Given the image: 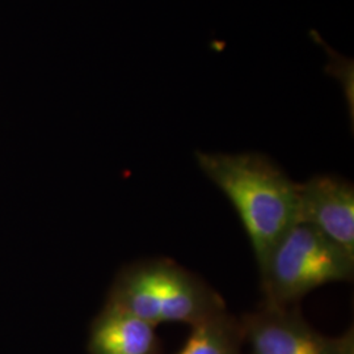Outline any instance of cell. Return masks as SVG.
<instances>
[{"instance_id":"cell-2","label":"cell","mask_w":354,"mask_h":354,"mask_svg":"<svg viewBox=\"0 0 354 354\" xmlns=\"http://www.w3.org/2000/svg\"><path fill=\"white\" fill-rule=\"evenodd\" d=\"M109 304L156 327L162 323L197 326L226 311L223 298L197 274L167 259L130 266Z\"/></svg>"},{"instance_id":"cell-7","label":"cell","mask_w":354,"mask_h":354,"mask_svg":"<svg viewBox=\"0 0 354 354\" xmlns=\"http://www.w3.org/2000/svg\"><path fill=\"white\" fill-rule=\"evenodd\" d=\"M243 339L241 322L223 311L193 326L177 354H241Z\"/></svg>"},{"instance_id":"cell-1","label":"cell","mask_w":354,"mask_h":354,"mask_svg":"<svg viewBox=\"0 0 354 354\" xmlns=\"http://www.w3.org/2000/svg\"><path fill=\"white\" fill-rule=\"evenodd\" d=\"M201 171L239 215L259 269L279 238L297 223V184L259 152H196Z\"/></svg>"},{"instance_id":"cell-6","label":"cell","mask_w":354,"mask_h":354,"mask_svg":"<svg viewBox=\"0 0 354 354\" xmlns=\"http://www.w3.org/2000/svg\"><path fill=\"white\" fill-rule=\"evenodd\" d=\"M89 348L92 354H158L155 327L109 304L95 323Z\"/></svg>"},{"instance_id":"cell-3","label":"cell","mask_w":354,"mask_h":354,"mask_svg":"<svg viewBox=\"0 0 354 354\" xmlns=\"http://www.w3.org/2000/svg\"><path fill=\"white\" fill-rule=\"evenodd\" d=\"M259 270L264 304L289 307L323 285L352 281L354 256L317 230L295 223Z\"/></svg>"},{"instance_id":"cell-5","label":"cell","mask_w":354,"mask_h":354,"mask_svg":"<svg viewBox=\"0 0 354 354\" xmlns=\"http://www.w3.org/2000/svg\"><path fill=\"white\" fill-rule=\"evenodd\" d=\"M297 223L317 230L354 256L353 185L333 175H317L298 183Z\"/></svg>"},{"instance_id":"cell-4","label":"cell","mask_w":354,"mask_h":354,"mask_svg":"<svg viewBox=\"0 0 354 354\" xmlns=\"http://www.w3.org/2000/svg\"><path fill=\"white\" fill-rule=\"evenodd\" d=\"M243 336L253 354H353V337L322 336L304 320L295 307L263 304L241 319Z\"/></svg>"}]
</instances>
